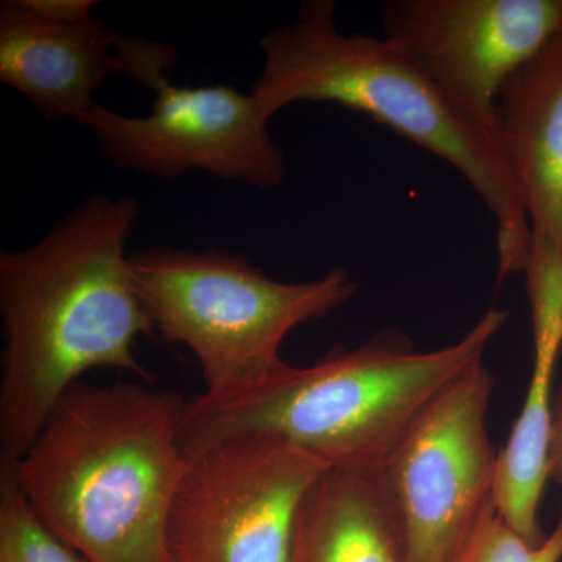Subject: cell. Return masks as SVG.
<instances>
[{"instance_id": "obj_1", "label": "cell", "mask_w": 562, "mask_h": 562, "mask_svg": "<svg viewBox=\"0 0 562 562\" xmlns=\"http://www.w3.org/2000/svg\"><path fill=\"white\" fill-rule=\"evenodd\" d=\"M139 211L131 195L94 194L38 243L0 251V479L85 372L117 369L154 384L135 355L138 338L157 333L127 254Z\"/></svg>"}, {"instance_id": "obj_2", "label": "cell", "mask_w": 562, "mask_h": 562, "mask_svg": "<svg viewBox=\"0 0 562 562\" xmlns=\"http://www.w3.org/2000/svg\"><path fill=\"white\" fill-rule=\"evenodd\" d=\"M184 406L146 383L74 384L0 484L87 562H168Z\"/></svg>"}, {"instance_id": "obj_3", "label": "cell", "mask_w": 562, "mask_h": 562, "mask_svg": "<svg viewBox=\"0 0 562 562\" xmlns=\"http://www.w3.org/2000/svg\"><path fill=\"white\" fill-rule=\"evenodd\" d=\"M508 313L491 308L450 346L417 351L384 330L355 349L335 347L308 368L286 362L261 382L187 403L184 458L241 432L273 436L328 465H383L419 414L484 357Z\"/></svg>"}, {"instance_id": "obj_4", "label": "cell", "mask_w": 562, "mask_h": 562, "mask_svg": "<svg viewBox=\"0 0 562 562\" xmlns=\"http://www.w3.org/2000/svg\"><path fill=\"white\" fill-rule=\"evenodd\" d=\"M335 0H306L290 24L260 40L262 68L251 88L271 121L297 102H331L369 114L461 173L497 224L498 273L524 272L531 224L519 187L492 133L476 127L387 38L344 33Z\"/></svg>"}, {"instance_id": "obj_5", "label": "cell", "mask_w": 562, "mask_h": 562, "mask_svg": "<svg viewBox=\"0 0 562 562\" xmlns=\"http://www.w3.org/2000/svg\"><path fill=\"white\" fill-rule=\"evenodd\" d=\"M131 269L155 331L198 357L210 394L271 375L294 328L324 319L358 290L344 268L286 283L244 255L217 249L149 247L131 254Z\"/></svg>"}, {"instance_id": "obj_6", "label": "cell", "mask_w": 562, "mask_h": 562, "mask_svg": "<svg viewBox=\"0 0 562 562\" xmlns=\"http://www.w3.org/2000/svg\"><path fill=\"white\" fill-rule=\"evenodd\" d=\"M117 57L120 74L155 99L147 116L95 103L80 121L114 168L158 179L199 171L260 190L286 179V155L250 92L228 85L179 87L171 77L177 52L160 41L124 36Z\"/></svg>"}, {"instance_id": "obj_7", "label": "cell", "mask_w": 562, "mask_h": 562, "mask_svg": "<svg viewBox=\"0 0 562 562\" xmlns=\"http://www.w3.org/2000/svg\"><path fill=\"white\" fill-rule=\"evenodd\" d=\"M328 468L273 436L210 443L188 458L173 495L168 562H290L303 497Z\"/></svg>"}, {"instance_id": "obj_8", "label": "cell", "mask_w": 562, "mask_h": 562, "mask_svg": "<svg viewBox=\"0 0 562 562\" xmlns=\"http://www.w3.org/2000/svg\"><path fill=\"white\" fill-rule=\"evenodd\" d=\"M494 387L480 358L419 414L384 461L406 562H453L490 508L498 461L486 427Z\"/></svg>"}, {"instance_id": "obj_9", "label": "cell", "mask_w": 562, "mask_h": 562, "mask_svg": "<svg viewBox=\"0 0 562 562\" xmlns=\"http://www.w3.org/2000/svg\"><path fill=\"white\" fill-rule=\"evenodd\" d=\"M383 36L495 136L503 87L562 38V0H387Z\"/></svg>"}, {"instance_id": "obj_10", "label": "cell", "mask_w": 562, "mask_h": 562, "mask_svg": "<svg viewBox=\"0 0 562 562\" xmlns=\"http://www.w3.org/2000/svg\"><path fill=\"white\" fill-rule=\"evenodd\" d=\"M121 33L101 18L80 24L40 20L21 0L0 3V81L43 120H83L94 92L120 72Z\"/></svg>"}, {"instance_id": "obj_11", "label": "cell", "mask_w": 562, "mask_h": 562, "mask_svg": "<svg viewBox=\"0 0 562 562\" xmlns=\"http://www.w3.org/2000/svg\"><path fill=\"white\" fill-rule=\"evenodd\" d=\"M494 133L532 235L562 249V38L506 81Z\"/></svg>"}, {"instance_id": "obj_12", "label": "cell", "mask_w": 562, "mask_h": 562, "mask_svg": "<svg viewBox=\"0 0 562 562\" xmlns=\"http://www.w3.org/2000/svg\"><path fill=\"white\" fill-rule=\"evenodd\" d=\"M290 562H406L383 465H330L299 509Z\"/></svg>"}, {"instance_id": "obj_13", "label": "cell", "mask_w": 562, "mask_h": 562, "mask_svg": "<svg viewBox=\"0 0 562 562\" xmlns=\"http://www.w3.org/2000/svg\"><path fill=\"white\" fill-rule=\"evenodd\" d=\"M0 562H87L46 527L13 484H0Z\"/></svg>"}, {"instance_id": "obj_14", "label": "cell", "mask_w": 562, "mask_h": 562, "mask_svg": "<svg viewBox=\"0 0 562 562\" xmlns=\"http://www.w3.org/2000/svg\"><path fill=\"white\" fill-rule=\"evenodd\" d=\"M453 562H562V516L542 543H531L503 520L494 502Z\"/></svg>"}, {"instance_id": "obj_15", "label": "cell", "mask_w": 562, "mask_h": 562, "mask_svg": "<svg viewBox=\"0 0 562 562\" xmlns=\"http://www.w3.org/2000/svg\"><path fill=\"white\" fill-rule=\"evenodd\" d=\"M40 20L57 24H80L94 18V0H21Z\"/></svg>"}, {"instance_id": "obj_16", "label": "cell", "mask_w": 562, "mask_h": 562, "mask_svg": "<svg viewBox=\"0 0 562 562\" xmlns=\"http://www.w3.org/2000/svg\"><path fill=\"white\" fill-rule=\"evenodd\" d=\"M550 479L562 487V376L553 397L552 441H550Z\"/></svg>"}]
</instances>
